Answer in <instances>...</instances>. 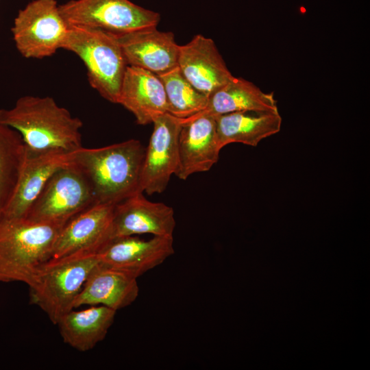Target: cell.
<instances>
[{
	"mask_svg": "<svg viewBox=\"0 0 370 370\" xmlns=\"http://www.w3.org/2000/svg\"><path fill=\"white\" fill-rule=\"evenodd\" d=\"M0 123L19 133L27 151L71 153L82 148L83 123L51 97L25 95L0 110Z\"/></svg>",
	"mask_w": 370,
	"mask_h": 370,
	"instance_id": "cell-1",
	"label": "cell"
},
{
	"mask_svg": "<svg viewBox=\"0 0 370 370\" xmlns=\"http://www.w3.org/2000/svg\"><path fill=\"white\" fill-rule=\"evenodd\" d=\"M145 148L130 139L99 148L73 152V162L87 177L95 203L116 204L140 192Z\"/></svg>",
	"mask_w": 370,
	"mask_h": 370,
	"instance_id": "cell-2",
	"label": "cell"
},
{
	"mask_svg": "<svg viewBox=\"0 0 370 370\" xmlns=\"http://www.w3.org/2000/svg\"><path fill=\"white\" fill-rule=\"evenodd\" d=\"M66 222L0 217V282H21L30 286L50 259Z\"/></svg>",
	"mask_w": 370,
	"mask_h": 370,
	"instance_id": "cell-3",
	"label": "cell"
},
{
	"mask_svg": "<svg viewBox=\"0 0 370 370\" xmlns=\"http://www.w3.org/2000/svg\"><path fill=\"white\" fill-rule=\"evenodd\" d=\"M62 49L75 53L82 60L92 88L105 99L117 103L128 64L114 34L69 25Z\"/></svg>",
	"mask_w": 370,
	"mask_h": 370,
	"instance_id": "cell-4",
	"label": "cell"
},
{
	"mask_svg": "<svg viewBox=\"0 0 370 370\" xmlns=\"http://www.w3.org/2000/svg\"><path fill=\"white\" fill-rule=\"evenodd\" d=\"M97 253L82 251L47 262L29 286V301L57 325L73 308L74 302L92 269Z\"/></svg>",
	"mask_w": 370,
	"mask_h": 370,
	"instance_id": "cell-5",
	"label": "cell"
},
{
	"mask_svg": "<svg viewBox=\"0 0 370 370\" xmlns=\"http://www.w3.org/2000/svg\"><path fill=\"white\" fill-rule=\"evenodd\" d=\"M95 204L87 177L72 162L49 178L25 218L36 222H66Z\"/></svg>",
	"mask_w": 370,
	"mask_h": 370,
	"instance_id": "cell-6",
	"label": "cell"
},
{
	"mask_svg": "<svg viewBox=\"0 0 370 370\" xmlns=\"http://www.w3.org/2000/svg\"><path fill=\"white\" fill-rule=\"evenodd\" d=\"M69 25L124 34L149 27H157L159 13L129 0H71L59 5Z\"/></svg>",
	"mask_w": 370,
	"mask_h": 370,
	"instance_id": "cell-7",
	"label": "cell"
},
{
	"mask_svg": "<svg viewBox=\"0 0 370 370\" xmlns=\"http://www.w3.org/2000/svg\"><path fill=\"white\" fill-rule=\"evenodd\" d=\"M68 29L56 0H34L18 11L11 31L24 58L42 59L62 49Z\"/></svg>",
	"mask_w": 370,
	"mask_h": 370,
	"instance_id": "cell-8",
	"label": "cell"
},
{
	"mask_svg": "<svg viewBox=\"0 0 370 370\" xmlns=\"http://www.w3.org/2000/svg\"><path fill=\"white\" fill-rule=\"evenodd\" d=\"M145 149L139 190L147 195L164 192L177 165V140L182 119L166 112L153 122Z\"/></svg>",
	"mask_w": 370,
	"mask_h": 370,
	"instance_id": "cell-9",
	"label": "cell"
},
{
	"mask_svg": "<svg viewBox=\"0 0 370 370\" xmlns=\"http://www.w3.org/2000/svg\"><path fill=\"white\" fill-rule=\"evenodd\" d=\"M174 253L173 237L153 236L143 240L125 236L109 240L99 250L97 257L99 264L137 278Z\"/></svg>",
	"mask_w": 370,
	"mask_h": 370,
	"instance_id": "cell-10",
	"label": "cell"
},
{
	"mask_svg": "<svg viewBox=\"0 0 370 370\" xmlns=\"http://www.w3.org/2000/svg\"><path fill=\"white\" fill-rule=\"evenodd\" d=\"M175 175L186 180L195 173L209 171L217 162L219 146L214 116L195 114L181 119Z\"/></svg>",
	"mask_w": 370,
	"mask_h": 370,
	"instance_id": "cell-11",
	"label": "cell"
},
{
	"mask_svg": "<svg viewBox=\"0 0 370 370\" xmlns=\"http://www.w3.org/2000/svg\"><path fill=\"white\" fill-rule=\"evenodd\" d=\"M114 206L95 204L71 218L59 232L48 261L82 251L97 253L110 239Z\"/></svg>",
	"mask_w": 370,
	"mask_h": 370,
	"instance_id": "cell-12",
	"label": "cell"
},
{
	"mask_svg": "<svg viewBox=\"0 0 370 370\" xmlns=\"http://www.w3.org/2000/svg\"><path fill=\"white\" fill-rule=\"evenodd\" d=\"M175 224L173 208L138 193L115 204L110 239L142 234L173 237Z\"/></svg>",
	"mask_w": 370,
	"mask_h": 370,
	"instance_id": "cell-13",
	"label": "cell"
},
{
	"mask_svg": "<svg viewBox=\"0 0 370 370\" xmlns=\"http://www.w3.org/2000/svg\"><path fill=\"white\" fill-rule=\"evenodd\" d=\"M177 66L184 77L208 98L234 77L214 40L201 34L180 45Z\"/></svg>",
	"mask_w": 370,
	"mask_h": 370,
	"instance_id": "cell-14",
	"label": "cell"
},
{
	"mask_svg": "<svg viewBox=\"0 0 370 370\" xmlns=\"http://www.w3.org/2000/svg\"><path fill=\"white\" fill-rule=\"evenodd\" d=\"M122 48L128 66L158 75L177 66L180 45L171 32L149 27L124 34H114Z\"/></svg>",
	"mask_w": 370,
	"mask_h": 370,
	"instance_id": "cell-15",
	"label": "cell"
},
{
	"mask_svg": "<svg viewBox=\"0 0 370 370\" xmlns=\"http://www.w3.org/2000/svg\"><path fill=\"white\" fill-rule=\"evenodd\" d=\"M73 152L34 153L27 150L26 159L16 190L0 217L25 218L49 178L57 170L73 162Z\"/></svg>",
	"mask_w": 370,
	"mask_h": 370,
	"instance_id": "cell-16",
	"label": "cell"
},
{
	"mask_svg": "<svg viewBox=\"0 0 370 370\" xmlns=\"http://www.w3.org/2000/svg\"><path fill=\"white\" fill-rule=\"evenodd\" d=\"M117 103L132 112L139 125H147L167 112L166 95L159 76L127 66Z\"/></svg>",
	"mask_w": 370,
	"mask_h": 370,
	"instance_id": "cell-17",
	"label": "cell"
},
{
	"mask_svg": "<svg viewBox=\"0 0 370 370\" xmlns=\"http://www.w3.org/2000/svg\"><path fill=\"white\" fill-rule=\"evenodd\" d=\"M136 278L99 263L92 269L73 308L84 305H102L116 311L132 304L138 297Z\"/></svg>",
	"mask_w": 370,
	"mask_h": 370,
	"instance_id": "cell-18",
	"label": "cell"
},
{
	"mask_svg": "<svg viewBox=\"0 0 370 370\" xmlns=\"http://www.w3.org/2000/svg\"><path fill=\"white\" fill-rule=\"evenodd\" d=\"M220 147L238 143L256 147L263 139L278 133L279 111L247 110L214 116Z\"/></svg>",
	"mask_w": 370,
	"mask_h": 370,
	"instance_id": "cell-19",
	"label": "cell"
},
{
	"mask_svg": "<svg viewBox=\"0 0 370 370\" xmlns=\"http://www.w3.org/2000/svg\"><path fill=\"white\" fill-rule=\"evenodd\" d=\"M116 313V310L102 305L81 310L73 309L57 325L65 343L79 352H87L105 338Z\"/></svg>",
	"mask_w": 370,
	"mask_h": 370,
	"instance_id": "cell-20",
	"label": "cell"
},
{
	"mask_svg": "<svg viewBox=\"0 0 370 370\" xmlns=\"http://www.w3.org/2000/svg\"><path fill=\"white\" fill-rule=\"evenodd\" d=\"M247 110L278 111L277 101L273 92H264L254 83L234 76L209 96L206 108L197 114L218 116Z\"/></svg>",
	"mask_w": 370,
	"mask_h": 370,
	"instance_id": "cell-21",
	"label": "cell"
},
{
	"mask_svg": "<svg viewBox=\"0 0 370 370\" xmlns=\"http://www.w3.org/2000/svg\"><path fill=\"white\" fill-rule=\"evenodd\" d=\"M26 156L19 133L0 123V216L14 194Z\"/></svg>",
	"mask_w": 370,
	"mask_h": 370,
	"instance_id": "cell-22",
	"label": "cell"
},
{
	"mask_svg": "<svg viewBox=\"0 0 370 370\" xmlns=\"http://www.w3.org/2000/svg\"><path fill=\"white\" fill-rule=\"evenodd\" d=\"M158 76L164 88L168 113L184 119L206 108L208 98L184 77L178 66Z\"/></svg>",
	"mask_w": 370,
	"mask_h": 370,
	"instance_id": "cell-23",
	"label": "cell"
}]
</instances>
